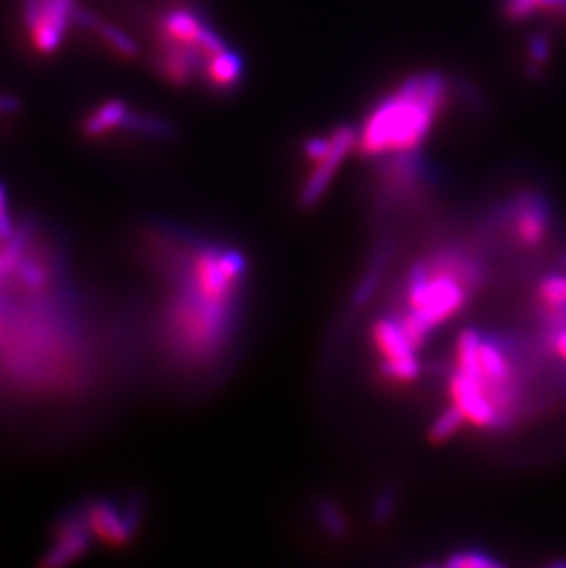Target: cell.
I'll list each match as a JSON object with an SVG mask.
<instances>
[{"mask_svg":"<svg viewBox=\"0 0 566 568\" xmlns=\"http://www.w3.org/2000/svg\"><path fill=\"white\" fill-rule=\"evenodd\" d=\"M539 302L550 313H565L566 311V274H554L544 278L539 284Z\"/></svg>","mask_w":566,"mask_h":568,"instance_id":"4fadbf2b","label":"cell"},{"mask_svg":"<svg viewBox=\"0 0 566 568\" xmlns=\"http://www.w3.org/2000/svg\"><path fill=\"white\" fill-rule=\"evenodd\" d=\"M89 535V526L80 519H68L67 523L61 524L54 546L46 556V567H61L85 554L89 548Z\"/></svg>","mask_w":566,"mask_h":568,"instance_id":"30bf717a","label":"cell"},{"mask_svg":"<svg viewBox=\"0 0 566 568\" xmlns=\"http://www.w3.org/2000/svg\"><path fill=\"white\" fill-rule=\"evenodd\" d=\"M76 10V0H24L23 21L39 54L56 52Z\"/></svg>","mask_w":566,"mask_h":568,"instance_id":"52a82bcc","label":"cell"},{"mask_svg":"<svg viewBox=\"0 0 566 568\" xmlns=\"http://www.w3.org/2000/svg\"><path fill=\"white\" fill-rule=\"evenodd\" d=\"M125 131H133L144 137L164 138L170 135V124L159 116L144 113H129L125 122Z\"/></svg>","mask_w":566,"mask_h":568,"instance_id":"5bb4252c","label":"cell"},{"mask_svg":"<svg viewBox=\"0 0 566 568\" xmlns=\"http://www.w3.org/2000/svg\"><path fill=\"white\" fill-rule=\"evenodd\" d=\"M353 146H357V131L351 127H340L329 137L317 138L307 144L306 157L311 168L300 194L302 205L313 206L326 194L335 173Z\"/></svg>","mask_w":566,"mask_h":568,"instance_id":"5b68a950","label":"cell"},{"mask_svg":"<svg viewBox=\"0 0 566 568\" xmlns=\"http://www.w3.org/2000/svg\"><path fill=\"white\" fill-rule=\"evenodd\" d=\"M13 234H15V228H13L12 214H10L8 194H6V188L0 184V243L8 241Z\"/></svg>","mask_w":566,"mask_h":568,"instance_id":"d6986e66","label":"cell"},{"mask_svg":"<svg viewBox=\"0 0 566 568\" xmlns=\"http://www.w3.org/2000/svg\"><path fill=\"white\" fill-rule=\"evenodd\" d=\"M528 54L532 59L530 69L537 72L541 69V65H544L550 59V39L546 35H533L530 39V45H528Z\"/></svg>","mask_w":566,"mask_h":568,"instance_id":"ac0fdd59","label":"cell"},{"mask_svg":"<svg viewBox=\"0 0 566 568\" xmlns=\"http://www.w3.org/2000/svg\"><path fill=\"white\" fill-rule=\"evenodd\" d=\"M234 309L204 300L181 284L171 298L166 326L173 346L186 359L208 361L227 344Z\"/></svg>","mask_w":566,"mask_h":568,"instance_id":"277c9868","label":"cell"},{"mask_svg":"<svg viewBox=\"0 0 566 568\" xmlns=\"http://www.w3.org/2000/svg\"><path fill=\"white\" fill-rule=\"evenodd\" d=\"M445 102L447 81L440 74L408 78L377 103L357 129V149L370 159L412 155L431 133Z\"/></svg>","mask_w":566,"mask_h":568,"instance_id":"7a4b0ae2","label":"cell"},{"mask_svg":"<svg viewBox=\"0 0 566 568\" xmlns=\"http://www.w3.org/2000/svg\"><path fill=\"white\" fill-rule=\"evenodd\" d=\"M94 30L98 32V35L102 37L107 45L111 46V50L116 52L118 56L125 57V59H133V57L138 56V45L118 26L105 23L102 19H96V23L92 26V32Z\"/></svg>","mask_w":566,"mask_h":568,"instance_id":"7c38bea8","label":"cell"},{"mask_svg":"<svg viewBox=\"0 0 566 568\" xmlns=\"http://www.w3.org/2000/svg\"><path fill=\"white\" fill-rule=\"evenodd\" d=\"M548 232V212L537 195H522L513 214V234L524 247H539Z\"/></svg>","mask_w":566,"mask_h":568,"instance_id":"9c48e42d","label":"cell"},{"mask_svg":"<svg viewBox=\"0 0 566 568\" xmlns=\"http://www.w3.org/2000/svg\"><path fill=\"white\" fill-rule=\"evenodd\" d=\"M0 278H2V274H0ZM4 330V311H2V302H0V333Z\"/></svg>","mask_w":566,"mask_h":568,"instance_id":"7402d4cb","label":"cell"},{"mask_svg":"<svg viewBox=\"0 0 566 568\" xmlns=\"http://www.w3.org/2000/svg\"><path fill=\"white\" fill-rule=\"evenodd\" d=\"M449 567L453 568H489L500 567L499 561H495L493 557L487 556L484 552L478 550H465L454 554L453 559L449 561Z\"/></svg>","mask_w":566,"mask_h":568,"instance_id":"2e32d148","label":"cell"},{"mask_svg":"<svg viewBox=\"0 0 566 568\" xmlns=\"http://www.w3.org/2000/svg\"><path fill=\"white\" fill-rule=\"evenodd\" d=\"M13 276L19 278V282L26 287V289H43L46 282H48V273H46L45 265L37 262L35 258L24 256L23 262L19 265V269L15 271Z\"/></svg>","mask_w":566,"mask_h":568,"instance_id":"9a60e30c","label":"cell"},{"mask_svg":"<svg viewBox=\"0 0 566 568\" xmlns=\"http://www.w3.org/2000/svg\"><path fill=\"white\" fill-rule=\"evenodd\" d=\"M21 103L10 96H0V113H15L19 111Z\"/></svg>","mask_w":566,"mask_h":568,"instance_id":"44dd1931","label":"cell"},{"mask_svg":"<svg viewBox=\"0 0 566 568\" xmlns=\"http://www.w3.org/2000/svg\"><path fill=\"white\" fill-rule=\"evenodd\" d=\"M447 401V410L462 429L504 427L519 403L517 375L508 352L476 330L460 333L454 342Z\"/></svg>","mask_w":566,"mask_h":568,"instance_id":"6da1fadb","label":"cell"},{"mask_svg":"<svg viewBox=\"0 0 566 568\" xmlns=\"http://www.w3.org/2000/svg\"><path fill=\"white\" fill-rule=\"evenodd\" d=\"M537 10H543V0H506L504 6V12L510 21H522Z\"/></svg>","mask_w":566,"mask_h":568,"instance_id":"e0dca14e","label":"cell"},{"mask_svg":"<svg viewBox=\"0 0 566 568\" xmlns=\"http://www.w3.org/2000/svg\"><path fill=\"white\" fill-rule=\"evenodd\" d=\"M85 523L98 541L111 548H122L133 539V521L111 500L92 502Z\"/></svg>","mask_w":566,"mask_h":568,"instance_id":"ba28073f","label":"cell"},{"mask_svg":"<svg viewBox=\"0 0 566 568\" xmlns=\"http://www.w3.org/2000/svg\"><path fill=\"white\" fill-rule=\"evenodd\" d=\"M129 107L120 100H111L100 105L83 122V133L89 138H102L116 129H125Z\"/></svg>","mask_w":566,"mask_h":568,"instance_id":"8fae6325","label":"cell"},{"mask_svg":"<svg viewBox=\"0 0 566 568\" xmlns=\"http://www.w3.org/2000/svg\"><path fill=\"white\" fill-rule=\"evenodd\" d=\"M478 278L475 260L456 250L438 252L408 274L403 309L396 319L418 350L432 331L462 313L475 293Z\"/></svg>","mask_w":566,"mask_h":568,"instance_id":"3957f363","label":"cell"},{"mask_svg":"<svg viewBox=\"0 0 566 568\" xmlns=\"http://www.w3.org/2000/svg\"><path fill=\"white\" fill-rule=\"evenodd\" d=\"M372 342L379 357V375L392 385H408L419 375L418 348L396 317L375 320Z\"/></svg>","mask_w":566,"mask_h":568,"instance_id":"8992f818","label":"cell"},{"mask_svg":"<svg viewBox=\"0 0 566 568\" xmlns=\"http://www.w3.org/2000/svg\"><path fill=\"white\" fill-rule=\"evenodd\" d=\"M552 348L563 361H566V324L561 320H559V330L552 335Z\"/></svg>","mask_w":566,"mask_h":568,"instance_id":"ffe728a7","label":"cell"}]
</instances>
